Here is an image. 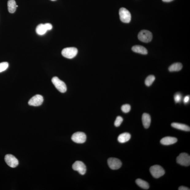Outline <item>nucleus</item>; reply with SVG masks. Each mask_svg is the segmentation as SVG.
Listing matches in <instances>:
<instances>
[{
  "mask_svg": "<svg viewBox=\"0 0 190 190\" xmlns=\"http://www.w3.org/2000/svg\"><path fill=\"white\" fill-rule=\"evenodd\" d=\"M51 1H56V0H51Z\"/></svg>",
  "mask_w": 190,
  "mask_h": 190,
  "instance_id": "nucleus-29",
  "label": "nucleus"
},
{
  "mask_svg": "<svg viewBox=\"0 0 190 190\" xmlns=\"http://www.w3.org/2000/svg\"><path fill=\"white\" fill-rule=\"evenodd\" d=\"M177 139L176 138L172 137H166L163 138L160 141L163 145H172L177 142Z\"/></svg>",
  "mask_w": 190,
  "mask_h": 190,
  "instance_id": "nucleus-13",
  "label": "nucleus"
},
{
  "mask_svg": "<svg viewBox=\"0 0 190 190\" xmlns=\"http://www.w3.org/2000/svg\"><path fill=\"white\" fill-rule=\"evenodd\" d=\"M5 161L6 164L11 168H15L17 167L19 164L17 159L11 154L6 155L5 157Z\"/></svg>",
  "mask_w": 190,
  "mask_h": 190,
  "instance_id": "nucleus-9",
  "label": "nucleus"
},
{
  "mask_svg": "<svg viewBox=\"0 0 190 190\" xmlns=\"http://www.w3.org/2000/svg\"><path fill=\"white\" fill-rule=\"evenodd\" d=\"M136 182V184L142 188L148 189L149 188V185L148 183L141 179H137Z\"/></svg>",
  "mask_w": 190,
  "mask_h": 190,
  "instance_id": "nucleus-20",
  "label": "nucleus"
},
{
  "mask_svg": "<svg viewBox=\"0 0 190 190\" xmlns=\"http://www.w3.org/2000/svg\"><path fill=\"white\" fill-rule=\"evenodd\" d=\"M123 121V118L121 116H118L114 122V126L116 127H119Z\"/></svg>",
  "mask_w": 190,
  "mask_h": 190,
  "instance_id": "nucleus-25",
  "label": "nucleus"
},
{
  "mask_svg": "<svg viewBox=\"0 0 190 190\" xmlns=\"http://www.w3.org/2000/svg\"><path fill=\"white\" fill-rule=\"evenodd\" d=\"M119 14L120 20L125 23H129L131 20V14L127 10L124 8L120 9Z\"/></svg>",
  "mask_w": 190,
  "mask_h": 190,
  "instance_id": "nucleus-6",
  "label": "nucleus"
},
{
  "mask_svg": "<svg viewBox=\"0 0 190 190\" xmlns=\"http://www.w3.org/2000/svg\"><path fill=\"white\" fill-rule=\"evenodd\" d=\"M150 171L153 176L156 179L163 176L165 173L163 168L161 166L157 165L151 166L150 169Z\"/></svg>",
  "mask_w": 190,
  "mask_h": 190,
  "instance_id": "nucleus-1",
  "label": "nucleus"
},
{
  "mask_svg": "<svg viewBox=\"0 0 190 190\" xmlns=\"http://www.w3.org/2000/svg\"><path fill=\"white\" fill-rule=\"evenodd\" d=\"M121 110L125 113H128L131 110L130 105L127 104L124 105L122 107Z\"/></svg>",
  "mask_w": 190,
  "mask_h": 190,
  "instance_id": "nucleus-24",
  "label": "nucleus"
},
{
  "mask_svg": "<svg viewBox=\"0 0 190 190\" xmlns=\"http://www.w3.org/2000/svg\"><path fill=\"white\" fill-rule=\"evenodd\" d=\"M182 67V65L181 63H174L169 67V71L171 72L179 71L181 70Z\"/></svg>",
  "mask_w": 190,
  "mask_h": 190,
  "instance_id": "nucleus-19",
  "label": "nucleus"
},
{
  "mask_svg": "<svg viewBox=\"0 0 190 190\" xmlns=\"http://www.w3.org/2000/svg\"><path fill=\"white\" fill-rule=\"evenodd\" d=\"M108 165L111 169L112 170H117L122 166V163L118 159L115 158H110L108 160Z\"/></svg>",
  "mask_w": 190,
  "mask_h": 190,
  "instance_id": "nucleus-10",
  "label": "nucleus"
},
{
  "mask_svg": "<svg viewBox=\"0 0 190 190\" xmlns=\"http://www.w3.org/2000/svg\"><path fill=\"white\" fill-rule=\"evenodd\" d=\"M142 121L144 127L145 129H148L150 127L151 122L150 115L146 113H144L142 116Z\"/></svg>",
  "mask_w": 190,
  "mask_h": 190,
  "instance_id": "nucleus-14",
  "label": "nucleus"
},
{
  "mask_svg": "<svg viewBox=\"0 0 190 190\" xmlns=\"http://www.w3.org/2000/svg\"><path fill=\"white\" fill-rule=\"evenodd\" d=\"M52 28V26L51 24H41L37 26L36 31L38 35H42L45 34L47 31L51 30Z\"/></svg>",
  "mask_w": 190,
  "mask_h": 190,
  "instance_id": "nucleus-7",
  "label": "nucleus"
},
{
  "mask_svg": "<svg viewBox=\"0 0 190 190\" xmlns=\"http://www.w3.org/2000/svg\"><path fill=\"white\" fill-rule=\"evenodd\" d=\"M72 139L74 142L77 143H83L86 140V136L85 134L83 132H76L73 134Z\"/></svg>",
  "mask_w": 190,
  "mask_h": 190,
  "instance_id": "nucleus-8",
  "label": "nucleus"
},
{
  "mask_svg": "<svg viewBox=\"0 0 190 190\" xmlns=\"http://www.w3.org/2000/svg\"><path fill=\"white\" fill-rule=\"evenodd\" d=\"M138 38L141 41L148 43L151 41L152 40V33L147 30H143L139 33L138 35Z\"/></svg>",
  "mask_w": 190,
  "mask_h": 190,
  "instance_id": "nucleus-4",
  "label": "nucleus"
},
{
  "mask_svg": "<svg viewBox=\"0 0 190 190\" xmlns=\"http://www.w3.org/2000/svg\"><path fill=\"white\" fill-rule=\"evenodd\" d=\"M174 100L176 103H180L181 102L182 99V95L181 93H177L174 96Z\"/></svg>",
  "mask_w": 190,
  "mask_h": 190,
  "instance_id": "nucleus-23",
  "label": "nucleus"
},
{
  "mask_svg": "<svg viewBox=\"0 0 190 190\" xmlns=\"http://www.w3.org/2000/svg\"><path fill=\"white\" fill-rule=\"evenodd\" d=\"M178 190H189L190 189L186 187L181 186L179 187Z\"/></svg>",
  "mask_w": 190,
  "mask_h": 190,
  "instance_id": "nucleus-27",
  "label": "nucleus"
},
{
  "mask_svg": "<svg viewBox=\"0 0 190 190\" xmlns=\"http://www.w3.org/2000/svg\"><path fill=\"white\" fill-rule=\"evenodd\" d=\"M8 7L10 13H14L16 10L17 8L15 1L14 0H9L8 2Z\"/></svg>",
  "mask_w": 190,
  "mask_h": 190,
  "instance_id": "nucleus-18",
  "label": "nucleus"
},
{
  "mask_svg": "<svg viewBox=\"0 0 190 190\" xmlns=\"http://www.w3.org/2000/svg\"><path fill=\"white\" fill-rule=\"evenodd\" d=\"M78 50L75 47L66 48L62 50V56L67 59H71L75 57L78 54Z\"/></svg>",
  "mask_w": 190,
  "mask_h": 190,
  "instance_id": "nucleus-3",
  "label": "nucleus"
},
{
  "mask_svg": "<svg viewBox=\"0 0 190 190\" xmlns=\"http://www.w3.org/2000/svg\"><path fill=\"white\" fill-rule=\"evenodd\" d=\"M132 50L134 52L143 55L147 54L148 52L147 50L145 47L141 45H134L132 47Z\"/></svg>",
  "mask_w": 190,
  "mask_h": 190,
  "instance_id": "nucleus-16",
  "label": "nucleus"
},
{
  "mask_svg": "<svg viewBox=\"0 0 190 190\" xmlns=\"http://www.w3.org/2000/svg\"><path fill=\"white\" fill-rule=\"evenodd\" d=\"M52 81L55 87L60 92L64 93L66 92L67 90L66 84L57 77H54L52 79Z\"/></svg>",
  "mask_w": 190,
  "mask_h": 190,
  "instance_id": "nucleus-2",
  "label": "nucleus"
},
{
  "mask_svg": "<svg viewBox=\"0 0 190 190\" xmlns=\"http://www.w3.org/2000/svg\"><path fill=\"white\" fill-rule=\"evenodd\" d=\"M173 1H174V0H162V1L163 2H172Z\"/></svg>",
  "mask_w": 190,
  "mask_h": 190,
  "instance_id": "nucleus-28",
  "label": "nucleus"
},
{
  "mask_svg": "<svg viewBox=\"0 0 190 190\" xmlns=\"http://www.w3.org/2000/svg\"><path fill=\"white\" fill-rule=\"evenodd\" d=\"M171 126L174 128L182 131H190V127L186 125L181 123H177V122H173L171 124Z\"/></svg>",
  "mask_w": 190,
  "mask_h": 190,
  "instance_id": "nucleus-15",
  "label": "nucleus"
},
{
  "mask_svg": "<svg viewBox=\"0 0 190 190\" xmlns=\"http://www.w3.org/2000/svg\"><path fill=\"white\" fill-rule=\"evenodd\" d=\"M43 98L41 95H36L29 100L28 104L34 107L39 106L41 105L43 102Z\"/></svg>",
  "mask_w": 190,
  "mask_h": 190,
  "instance_id": "nucleus-12",
  "label": "nucleus"
},
{
  "mask_svg": "<svg viewBox=\"0 0 190 190\" xmlns=\"http://www.w3.org/2000/svg\"><path fill=\"white\" fill-rule=\"evenodd\" d=\"M155 80V76L153 75L148 76L145 79V85L148 87L150 86Z\"/></svg>",
  "mask_w": 190,
  "mask_h": 190,
  "instance_id": "nucleus-21",
  "label": "nucleus"
},
{
  "mask_svg": "<svg viewBox=\"0 0 190 190\" xmlns=\"http://www.w3.org/2000/svg\"><path fill=\"white\" fill-rule=\"evenodd\" d=\"M130 134L128 133H122L120 135L118 138V140L120 143H123L128 141L131 138Z\"/></svg>",
  "mask_w": 190,
  "mask_h": 190,
  "instance_id": "nucleus-17",
  "label": "nucleus"
},
{
  "mask_svg": "<svg viewBox=\"0 0 190 190\" xmlns=\"http://www.w3.org/2000/svg\"><path fill=\"white\" fill-rule=\"evenodd\" d=\"M9 64L7 62H3L0 63V73L6 70L9 67Z\"/></svg>",
  "mask_w": 190,
  "mask_h": 190,
  "instance_id": "nucleus-22",
  "label": "nucleus"
},
{
  "mask_svg": "<svg viewBox=\"0 0 190 190\" xmlns=\"http://www.w3.org/2000/svg\"><path fill=\"white\" fill-rule=\"evenodd\" d=\"M176 161L180 165L188 166L190 165V156L186 153H182L177 157Z\"/></svg>",
  "mask_w": 190,
  "mask_h": 190,
  "instance_id": "nucleus-5",
  "label": "nucleus"
},
{
  "mask_svg": "<svg viewBox=\"0 0 190 190\" xmlns=\"http://www.w3.org/2000/svg\"><path fill=\"white\" fill-rule=\"evenodd\" d=\"M190 100V96L188 95L185 97L184 99L183 102L184 104H188Z\"/></svg>",
  "mask_w": 190,
  "mask_h": 190,
  "instance_id": "nucleus-26",
  "label": "nucleus"
},
{
  "mask_svg": "<svg viewBox=\"0 0 190 190\" xmlns=\"http://www.w3.org/2000/svg\"><path fill=\"white\" fill-rule=\"evenodd\" d=\"M74 170L78 171L79 174L82 175L85 174L86 172V165L80 161H76L72 165Z\"/></svg>",
  "mask_w": 190,
  "mask_h": 190,
  "instance_id": "nucleus-11",
  "label": "nucleus"
}]
</instances>
